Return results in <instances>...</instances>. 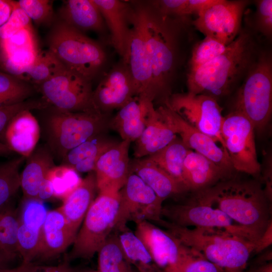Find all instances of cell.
Instances as JSON below:
<instances>
[{
    "label": "cell",
    "mask_w": 272,
    "mask_h": 272,
    "mask_svg": "<svg viewBox=\"0 0 272 272\" xmlns=\"http://www.w3.org/2000/svg\"><path fill=\"white\" fill-rule=\"evenodd\" d=\"M242 228L255 244L271 222V201L256 180L228 178L195 192Z\"/></svg>",
    "instance_id": "6da1fadb"
},
{
    "label": "cell",
    "mask_w": 272,
    "mask_h": 272,
    "mask_svg": "<svg viewBox=\"0 0 272 272\" xmlns=\"http://www.w3.org/2000/svg\"><path fill=\"white\" fill-rule=\"evenodd\" d=\"M250 31L241 30L222 54L197 67L189 69L188 93L216 98L228 94L245 77L259 53Z\"/></svg>",
    "instance_id": "7a4b0ae2"
},
{
    "label": "cell",
    "mask_w": 272,
    "mask_h": 272,
    "mask_svg": "<svg viewBox=\"0 0 272 272\" xmlns=\"http://www.w3.org/2000/svg\"><path fill=\"white\" fill-rule=\"evenodd\" d=\"M158 225L223 272H244L254 253V243L224 230L179 227L163 219Z\"/></svg>",
    "instance_id": "3957f363"
},
{
    "label": "cell",
    "mask_w": 272,
    "mask_h": 272,
    "mask_svg": "<svg viewBox=\"0 0 272 272\" xmlns=\"http://www.w3.org/2000/svg\"><path fill=\"white\" fill-rule=\"evenodd\" d=\"M138 3L144 21L156 99L168 91L174 78L177 62V24L173 17L162 14L151 2Z\"/></svg>",
    "instance_id": "277c9868"
},
{
    "label": "cell",
    "mask_w": 272,
    "mask_h": 272,
    "mask_svg": "<svg viewBox=\"0 0 272 272\" xmlns=\"http://www.w3.org/2000/svg\"><path fill=\"white\" fill-rule=\"evenodd\" d=\"M48 45L67 70L90 82L106 61V54L99 43L60 21L50 31Z\"/></svg>",
    "instance_id": "5b68a950"
},
{
    "label": "cell",
    "mask_w": 272,
    "mask_h": 272,
    "mask_svg": "<svg viewBox=\"0 0 272 272\" xmlns=\"http://www.w3.org/2000/svg\"><path fill=\"white\" fill-rule=\"evenodd\" d=\"M234 102V110L241 113L262 132L272 112V61L269 54L260 52L244 77Z\"/></svg>",
    "instance_id": "8992f818"
},
{
    "label": "cell",
    "mask_w": 272,
    "mask_h": 272,
    "mask_svg": "<svg viewBox=\"0 0 272 272\" xmlns=\"http://www.w3.org/2000/svg\"><path fill=\"white\" fill-rule=\"evenodd\" d=\"M105 114L97 109L81 112L54 109L45 123L48 149L62 160L67 152L99 135L105 127Z\"/></svg>",
    "instance_id": "52a82bcc"
},
{
    "label": "cell",
    "mask_w": 272,
    "mask_h": 272,
    "mask_svg": "<svg viewBox=\"0 0 272 272\" xmlns=\"http://www.w3.org/2000/svg\"><path fill=\"white\" fill-rule=\"evenodd\" d=\"M119 192H98L84 218L66 261L89 259L97 253L114 229L119 206Z\"/></svg>",
    "instance_id": "ba28073f"
},
{
    "label": "cell",
    "mask_w": 272,
    "mask_h": 272,
    "mask_svg": "<svg viewBox=\"0 0 272 272\" xmlns=\"http://www.w3.org/2000/svg\"><path fill=\"white\" fill-rule=\"evenodd\" d=\"M161 214L165 221L177 226L224 230L253 242L244 229L226 214L195 194L186 201L163 206Z\"/></svg>",
    "instance_id": "9c48e42d"
},
{
    "label": "cell",
    "mask_w": 272,
    "mask_h": 272,
    "mask_svg": "<svg viewBox=\"0 0 272 272\" xmlns=\"http://www.w3.org/2000/svg\"><path fill=\"white\" fill-rule=\"evenodd\" d=\"M254 126L246 116L233 111L224 117L221 135L234 170L251 175L260 171L257 157Z\"/></svg>",
    "instance_id": "30bf717a"
},
{
    "label": "cell",
    "mask_w": 272,
    "mask_h": 272,
    "mask_svg": "<svg viewBox=\"0 0 272 272\" xmlns=\"http://www.w3.org/2000/svg\"><path fill=\"white\" fill-rule=\"evenodd\" d=\"M164 103L188 123L220 143L227 154L221 135L224 117L216 98L206 94L177 93L170 95Z\"/></svg>",
    "instance_id": "8fae6325"
},
{
    "label": "cell",
    "mask_w": 272,
    "mask_h": 272,
    "mask_svg": "<svg viewBox=\"0 0 272 272\" xmlns=\"http://www.w3.org/2000/svg\"><path fill=\"white\" fill-rule=\"evenodd\" d=\"M119 193V206L114 230H123L128 222L148 221L158 224L162 219L163 201L134 173L130 172Z\"/></svg>",
    "instance_id": "7c38bea8"
},
{
    "label": "cell",
    "mask_w": 272,
    "mask_h": 272,
    "mask_svg": "<svg viewBox=\"0 0 272 272\" xmlns=\"http://www.w3.org/2000/svg\"><path fill=\"white\" fill-rule=\"evenodd\" d=\"M37 87L47 104L56 110L81 112L97 109L93 101L91 82L66 69Z\"/></svg>",
    "instance_id": "4fadbf2b"
},
{
    "label": "cell",
    "mask_w": 272,
    "mask_h": 272,
    "mask_svg": "<svg viewBox=\"0 0 272 272\" xmlns=\"http://www.w3.org/2000/svg\"><path fill=\"white\" fill-rule=\"evenodd\" d=\"M136 224L135 234L142 240L163 272H182L194 250L168 232L148 221Z\"/></svg>",
    "instance_id": "5bb4252c"
},
{
    "label": "cell",
    "mask_w": 272,
    "mask_h": 272,
    "mask_svg": "<svg viewBox=\"0 0 272 272\" xmlns=\"http://www.w3.org/2000/svg\"><path fill=\"white\" fill-rule=\"evenodd\" d=\"M133 14L126 53L121 60L133 78L137 96L155 100L152 65L145 35L143 17L138 2H132Z\"/></svg>",
    "instance_id": "9a60e30c"
},
{
    "label": "cell",
    "mask_w": 272,
    "mask_h": 272,
    "mask_svg": "<svg viewBox=\"0 0 272 272\" xmlns=\"http://www.w3.org/2000/svg\"><path fill=\"white\" fill-rule=\"evenodd\" d=\"M248 2L217 0L199 12L193 24L205 37L228 45L241 31L242 16Z\"/></svg>",
    "instance_id": "2e32d148"
},
{
    "label": "cell",
    "mask_w": 272,
    "mask_h": 272,
    "mask_svg": "<svg viewBox=\"0 0 272 272\" xmlns=\"http://www.w3.org/2000/svg\"><path fill=\"white\" fill-rule=\"evenodd\" d=\"M157 109L189 149L206 157L229 174L234 170L229 156L213 138L188 123L166 104Z\"/></svg>",
    "instance_id": "e0dca14e"
},
{
    "label": "cell",
    "mask_w": 272,
    "mask_h": 272,
    "mask_svg": "<svg viewBox=\"0 0 272 272\" xmlns=\"http://www.w3.org/2000/svg\"><path fill=\"white\" fill-rule=\"evenodd\" d=\"M137 96L133 78L121 60L107 73L93 92L95 107L105 114L122 108Z\"/></svg>",
    "instance_id": "ac0fdd59"
},
{
    "label": "cell",
    "mask_w": 272,
    "mask_h": 272,
    "mask_svg": "<svg viewBox=\"0 0 272 272\" xmlns=\"http://www.w3.org/2000/svg\"><path fill=\"white\" fill-rule=\"evenodd\" d=\"M130 142L115 143L97 161L94 170L98 192H118L130 173L128 151Z\"/></svg>",
    "instance_id": "d6986e66"
},
{
    "label": "cell",
    "mask_w": 272,
    "mask_h": 272,
    "mask_svg": "<svg viewBox=\"0 0 272 272\" xmlns=\"http://www.w3.org/2000/svg\"><path fill=\"white\" fill-rule=\"evenodd\" d=\"M110 33L111 42L123 58L126 53L133 8L131 2L118 0H93Z\"/></svg>",
    "instance_id": "ffe728a7"
},
{
    "label": "cell",
    "mask_w": 272,
    "mask_h": 272,
    "mask_svg": "<svg viewBox=\"0 0 272 272\" xmlns=\"http://www.w3.org/2000/svg\"><path fill=\"white\" fill-rule=\"evenodd\" d=\"M176 137L152 102L149 106L144 130L135 141L134 156L137 159L147 157L164 148Z\"/></svg>",
    "instance_id": "44dd1931"
},
{
    "label": "cell",
    "mask_w": 272,
    "mask_h": 272,
    "mask_svg": "<svg viewBox=\"0 0 272 272\" xmlns=\"http://www.w3.org/2000/svg\"><path fill=\"white\" fill-rule=\"evenodd\" d=\"M76 236L66 219L58 209L48 211L41 229V246L38 256L47 259L58 255L73 243Z\"/></svg>",
    "instance_id": "7402d4cb"
},
{
    "label": "cell",
    "mask_w": 272,
    "mask_h": 272,
    "mask_svg": "<svg viewBox=\"0 0 272 272\" xmlns=\"http://www.w3.org/2000/svg\"><path fill=\"white\" fill-rule=\"evenodd\" d=\"M31 111L25 110L16 114L4 133L9 148L26 159L35 149L40 132L38 122Z\"/></svg>",
    "instance_id": "603a6c76"
},
{
    "label": "cell",
    "mask_w": 272,
    "mask_h": 272,
    "mask_svg": "<svg viewBox=\"0 0 272 272\" xmlns=\"http://www.w3.org/2000/svg\"><path fill=\"white\" fill-rule=\"evenodd\" d=\"M183 172L189 191L197 192L229 178V174L201 154L189 150L184 159Z\"/></svg>",
    "instance_id": "cb8c5ba5"
},
{
    "label": "cell",
    "mask_w": 272,
    "mask_h": 272,
    "mask_svg": "<svg viewBox=\"0 0 272 272\" xmlns=\"http://www.w3.org/2000/svg\"><path fill=\"white\" fill-rule=\"evenodd\" d=\"M97 190L95 173L94 171L90 172L63 199L62 205L58 208L66 219L72 232L76 236L95 199Z\"/></svg>",
    "instance_id": "d4e9b609"
},
{
    "label": "cell",
    "mask_w": 272,
    "mask_h": 272,
    "mask_svg": "<svg viewBox=\"0 0 272 272\" xmlns=\"http://www.w3.org/2000/svg\"><path fill=\"white\" fill-rule=\"evenodd\" d=\"M60 21L84 33L103 32L105 23L93 0L64 1L59 10Z\"/></svg>",
    "instance_id": "484cf974"
},
{
    "label": "cell",
    "mask_w": 272,
    "mask_h": 272,
    "mask_svg": "<svg viewBox=\"0 0 272 272\" xmlns=\"http://www.w3.org/2000/svg\"><path fill=\"white\" fill-rule=\"evenodd\" d=\"M130 172L140 177L163 202L188 192L167 173L146 158L137 159L130 163Z\"/></svg>",
    "instance_id": "4316f807"
},
{
    "label": "cell",
    "mask_w": 272,
    "mask_h": 272,
    "mask_svg": "<svg viewBox=\"0 0 272 272\" xmlns=\"http://www.w3.org/2000/svg\"><path fill=\"white\" fill-rule=\"evenodd\" d=\"M152 102L145 97L135 96L119 109L111 125L122 140L131 142L140 138L144 130L149 106Z\"/></svg>",
    "instance_id": "83f0119b"
},
{
    "label": "cell",
    "mask_w": 272,
    "mask_h": 272,
    "mask_svg": "<svg viewBox=\"0 0 272 272\" xmlns=\"http://www.w3.org/2000/svg\"><path fill=\"white\" fill-rule=\"evenodd\" d=\"M27 159L20 174V187L25 199H37L40 184L49 170L55 166L53 157L48 147H41L35 149Z\"/></svg>",
    "instance_id": "f1b7e54d"
},
{
    "label": "cell",
    "mask_w": 272,
    "mask_h": 272,
    "mask_svg": "<svg viewBox=\"0 0 272 272\" xmlns=\"http://www.w3.org/2000/svg\"><path fill=\"white\" fill-rule=\"evenodd\" d=\"M115 143L97 135L69 151L62 163L78 173L94 171L99 158Z\"/></svg>",
    "instance_id": "f546056e"
},
{
    "label": "cell",
    "mask_w": 272,
    "mask_h": 272,
    "mask_svg": "<svg viewBox=\"0 0 272 272\" xmlns=\"http://www.w3.org/2000/svg\"><path fill=\"white\" fill-rule=\"evenodd\" d=\"M189 150L177 137L164 148L145 158L167 173L188 191L184 179L183 164Z\"/></svg>",
    "instance_id": "4dcf8cb0"
},
{
    "label": "cell",
    "mask_w": 272,
    "mask_h": 272,
    "mask_svg": "<svg viewBox=\"0 0 272 272\" xmlns=\"http://www.w3.org/2000/svg\"><path fill=\"white\" fill-rule=\"evenodd\" d=\"M118 233L119 240L126 257L138 272H163L134 232L126 227Z\"/></svg>",
    "instance_id": "1f68e13d"
},
{
    "label": "cell",
    "mask_w": 272,
    "mask_h": 272,
    "mask_svg": "<svg viewBox=\"0 0 272 272\" xmlns=\"http://www.w3.org/2000/svg\"><path fill=\"white\" fill-rule=\"evenodd\" d=\"M97 253L101 272H138L126 257L116 233L109 235Z\"/></svg>",
    "instance_id": "d6a6232c"
},
{
    "label": "cell",
    "mask_w": 272,
    "mask_h": 272,
    "mask_svg": "<svg viewBox=\"0 0 272 272\" xmlns=\"http://www.w3.org/2000/svg\"><path fill=\"white\" fill-rule=\"evenodd\" d=\"M65 69L49 49L40 50L33 64L19 79L38 86Z\"/></svg>",
    "instance_id": "836d02e7"
},
{
    "label": "cell",
    "mask_w": 272,
    "mask_h": 272,
    "mask_svg": "<svg viewBox=\"0 0 272 272\" xmlns=\"http://www.w3.org/2000/svg\"><path fill=\"white\" fill-rule=\"evenodd\" d=\"M33 92L29 83L0 71V108L23 102L28 100Z\"/></svg>",
    "instance_id": "e575fe53"
},
{
    "label": "cell",
    "mask_w": 272,
    "mask_h": 272,
    "mask_svg": "<svg viewBox=\"0 0 272 272\" xmlns=\"http://www.w3.org/2000/svg\"><path fill=\"white\" fill-rule=\"evenodd\" d=\"M23 156L0 164V210L8 207L20 187L19 169Z\"/></svg>",
    "instance_id": "d590c367"
},
{
    "label": "cell",
    "mask_w": 272,
    "mask_h": 272,
    "mask_svg": "<svg viewBox=\"0 0 272 272\" xmlns=\"http://www.w3.org/2000/svg\"><path fill=\"white\" fill-rule=\"evenodd\" d=\"M19 219L9 207L0 210V246L2 251L13 259L18 253Z\"/></svg>",
    "instance_id": "8d00e7d4"
},
{
    "label": "cell",
    "mask_w": 272,
    "mask_h": 272,
    "mask_svg": "<svg viewBox=\"0 0 272 272\" xmlns=\"http://www.w3.org/2000/svg\"><path fill=\"white\" fill-rule=\"evenodd\" d=\"M45 177L52 184L54 197L63 199L80 184L82 180L76 171L64 165L54 166L49 170Z\"/></svg>",
    "instance_id": "74e56055"
},
{
    "label": "cell",
    "mask_w": 272,
    "mask_h": 272,
    "mask_svg": "<svg viewBox=\"0 0 272 272\" xmlns=\"http://www.w3.org/2000/svg\"><path fill=\"white\" fill-rule=\"evenodd\" d=\"M20 223L18 233V253L23 263H29L38 256L41 246V230L31 229Z\"/></svg>",
    "instance_id": "f35d334b"
},
{
    "label": "cell",
    "mask_w": 272,
    "mask_h": 272,
    "mask_svg": "<svg viewBox=\"0 0 272 272\" xmlns=\"http://www.w3.org/2000/svg\"><path fill=\"white\" fill-rule=\"evenodd\" d=\"M39 51L37 47L1 56L2 71L19 79L33 64Z\"/></svg>",
    "instance_id": "ab89813d"
},
{
    "label": "cell",
    "mask_w": 272,
    "mask_h": 272,
    "mask_svg": "<svg viewBox=\"0 0 272 272\" xmlns=\"http://www.w3.org/2000/svg\"><path fill=\"white\" fill-rule=\"evenodd\" d=\"M228 45L209 37L198 42L193 48L189 69L202 65L222 54Z\"/></svg>",
    "instance_id": "60d3db41"
},
{
    "label": "cell",
    "mask_w": 272,
    "mask_h": 272,
    "mask_svg": "<svg viewBox=\"0 0 272 272\" xmlns=\"http://www.w3.org/2000/svg\"><path fill=\"white\" fill-rule=\"evenodd\" d=\"M15 2L31 20L37 25L50 23L53 18V1L20 0Z\"/></svg>",
    "instance_id": "b9f144b4"
},
{
    "label": "cell",
    "mask_w": 272,
    "mask_h": 272,
    "mask_svg": "<svg viewBox=\"0 0 272 272\" xmlns=\"http://www.w3.org/2000/svg\"><path fill=\"white\" fill-rule=\"evenodd\" d=\"M37 47L32 28H26L7 39L0 40L1 57Z\"/></svg>",
    "instance_id": "7bdbcfd3"
},
{
    "label": "cell",
    "mask_w": 272,
    "mask_h": 272,
    "mask_svg": "<svg viewBox=\"0 0 272 272\" xmlns=\"http://www.w3.org/2000/svg\"><path fill=\"white\" fill-rule=\"evenodd\" d=\"M47 212L43 201L38 199H25L19 222L31 229L41 230Z\"/></svg>",
    "instance_id": "ee69618b"
},
{
    "label": "cell",
    "mask_w": 272,
    "mask_h": 272,
    "mask_svg": "<svg viewBox=\"0 0 272 272\" xmlns=\"http://www.w3.org/2000/svg\"><path fill=\"white\" fill-rule=\"evenodd\" d=\"M13 10L8 21L0 27V40L7 39L21 30L31 28V20L13 1Z\"/></svg>",
    "instance_id": "f6af8a7d"
},
{
    "label": "cell",
    "mask_w": 272,
    "mask_h": 272,
    "mask_svg": "<svg viewBox=\"0 0 272 272\" xmlns=\"http://www.w3.org/2000/svg\"><path fill=\"white\" fill-rule=\"evenodd\" d=\"M48 107L44 100L28 99L23 102L0 108V135L4 134L10 121L18 113L25 110L43 109Z\"/></svg>",
    "instance_id": "bcb514c9"
},
{
    "label": "cell",
    "mask_w": 272,
    "mask_h": 272,
    "mask_svg": "<svg viewBox=\"0 0 272 272\" xmlns=\"http://www.w3.org/2000/svg\"><path fill=\"white\" fill-rule=\"evenodd\" d=\"M163 15L176 18L195 14L192 0H162L151 1Z\"/></svg>",
    "instance_id": "7dc6e473"
},
{
    "label": "cell",
    "mask_w": 272,
    "mask_h": 272,
    "mask_svg": "<svg viewBox=\"0 0 272 272\" xmlns=\"http://www.w3.org/2000/svg\"><path fill=\"white\" fill-rule=\"evenodd\" d=\"M254 28L266 37L272 34V1L260 0L256 2L254 14Z\"/></svg>",
    "instance_id": "c3c4849f"
},
{
    "label": "cell",
    "mask_w": 272,
    "mask_h": 272,
    "mask_svg": "<svg viewBox=\"0 0 272 272\" xmlns=\"http://www.w3.org/2000/svg\"><path fill=\"white\" fill-rule=\"evenodd\" d=\"M194 250V249H193ZM182 272H223L216 265L194 250L192 254L184 264Z\"/></svg>",
    "instance_id": "681fc988"
},
{
    "label": "cell",
    "mask_w": 272,
    "mask_h": 272,
    "mask_svg": "<svg viewBox=\"0 0 272 272\" xmlns=\"http://www.w3.org/2000/svg\"><path fill=\"white\" fill-rule=\"evenodd\" d=\"M271 250L259 255L244 272H272Z\"/></svg>",
    "instance_id": "f907efd6"
},
{
    "label": "cell",
    "mask_w": 272,
    "mask_h": 272,
    "mask_svg": "<svg viewBox=\"0 0 272 272\" xmlns=\"http://www.w3.org/2000/svg\"><path fill=\"white\" fill-rule=\"evenodd\" d=\"M26 272H75V270L66 260L62 264L53 266L35 265L31 262Z\"/></svg>",
    "instance_id": "816d5d0a"
},
{
    "label": "cell",
    "mask_w": 272,
    "mask_h": 272,
    "mask_svg": "<svg viewBox=\"0 0 272 272\" xmlns=\"http://www.w3.org/2000/svg\"><path fill=\"white\" fill-rule=\"evenodd\" d=\"M272 243V222H271L265 232L255 244L254 253H260L271 245Z\"/></svg>",
    "instance_id": "f5cc1de1"
},
{
    "label": "cell",
    "mask_w": 272,
    "mask_h": 272,
    "mask_svg": "<svg viewBox=\"0 0 272 272\" xmlns=\"http://www.w3.org/2000/svg\"><path fill=\"white\" fill-rule=\"evenodd\" d=\"M54 196V189L51 182L46 177L39 185L37 199L43 201L49 200Z\"/></svg>",
    "instance_id": "db71d44e"
},
{
    "label": "cell",
    "mask_w": 272,
    "mask_h": 272,
    "mask_svg": "<svg viewBox=\"0 0 272 272\" xmlns=\"http://www.w3.org/2000/svg\"><path fill=\"white\" fill-rule=\"evenodd\" d=\"M13 7V1L0 0V27L9 19Z\"/></svg>",
    "instance_id": "11a10c76"
},
{
    "label": "cell",
    "mask_w": 272,
    "mask_h": 272,
    "mask_svg": "<svg viewBox=\"0 0 272 272\" xmlns=\"http://www.w3.org/2000/svg\"><path fill=\"white\" fill-rule=\"evenodd\" d=\"M31 263L22 264L16 268H5L0 270V272H26L28 270Z\"/></svg>",
    "instance_id": "9f6ffc18"
},
{
    "label": "cell",
    "mask_w": 272,
    "mask_h": 272,
    "mask_svg": "<svg viewBox=\"0 0 272 272\" xmlns=\"http://www.w3.org/2000/svg\"><path fill=\"white\" fill-rule=\"evenodd\" d=\"M12 259L0 251V270L7 268V264Z\"/></svg>",
    "instance_id": "6f0895ef"
},
{
    "label": "cell",
    "mask_w": 272,
    "mask_h": 272,
    "mask_svg": "<svg viewBox=\"0 0 272 272\" xmlns=\"http://www.w3.org/2000/svg\"><path fill=\"white\" fill-rule=\"evenodd\" d=\"M12 152L6 144L2 143L0 141V155L10 154Z\"/></svg>",
    "instance_id": "680465c9"
},
{
    "label": "cell",
    "mask_w": 272,
    "mask_h": 272,
    "mask_svg": "<svg viewBox=\"0 0 272 272\" xmlns=\"http://www.w3.org/2000/svg\"><path fill=\"white\" fill-rule=\"evenodd\" d=\"M81 272H101V271H100L99 270H89L82 271H81Z\"/></svg>",
    "instance_id": "91938a15"
},
{
    "label": "cell",
    "mask_w": 272,
    "mask_h": 272,
    "mask_svg": "<svg viewBox=\"0 0 272 272\" xmlns=\"http://www.w3.org/2000/svg\"><path fill=\"white\" fill-rule=\"evenodd\" d=\"M0 71H2V66H1V54H0Z\"/></svg>",
    "instance_id": "94428289"
}]
</instances>
